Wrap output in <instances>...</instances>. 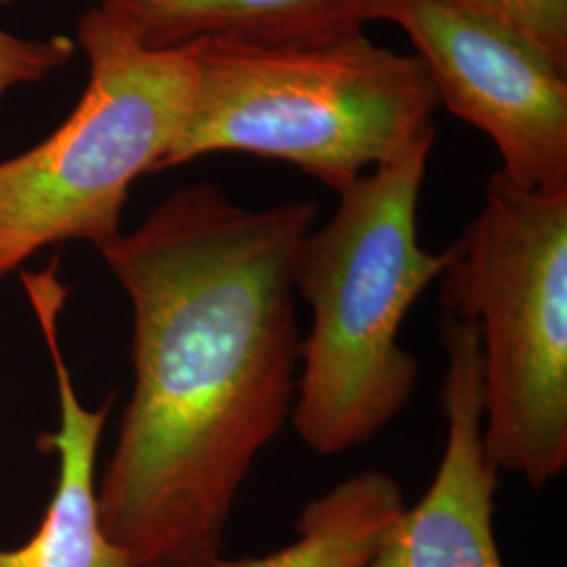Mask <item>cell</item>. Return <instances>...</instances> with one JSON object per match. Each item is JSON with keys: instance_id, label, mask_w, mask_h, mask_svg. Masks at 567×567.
<instances>
[{"instance_id": "obj_11", "label": "cell", "mask_w": 567, "mask_h": 567, "mask_svg": "<svg viewBox=\"0 0 567 567\" xmlns=\"http://www.w3.org/2000/svg\"><path fill=\"white\" fill-rule=\"evenodd\" d=\"M538 49L567 72V0H446Z\"/></svg>"}, {"instance_id": "obj_5", "label": "cell", "mask_w": 567, "mask_h": 567, "mask_svg": "<svg viewBox=\"0 0 567 567\" xmlns=\"http://www.w3.org/2000/svg\"><path fill=\"white\" fill-rule=\"evenodd\" d=\"M76 39L89 60L81 102L58 131L0 163V280L51 244L121 236L131 185L163 171L194 97L189 44L152 49L100 7Z\"/></svg>"}, {"instance_id": "obj_10", "label": "cell", "mask_w": 567, "mask_h": 567, "mask_svg": "<svg viewBox=\"0 0 567 567\" xmlns=\"http://www.w3.org/2000/svg\"><path fill=\"white\" fill-rule=\"evenodd\" d=\"M404 507L398 480L365 468L301 508L290 545L267 555L221 559L217 567H364Z\"/></svg>"}, {"instance_id": "obj_8", "label": "cell", "mask_w": 567, "mask_h": 567, "mask_svg": "<svg viewBox=\"0 0 567 567\" xmlns=\"http://www.w3.org/2000/svg\"><path fill=\"white\" fill-rule=\"evenodd\" d=\"M23 286L58 381L60 429L47 442L60 456V475L39 532L23 547L0 548V567H135L128 553L105 536L100 519L95 463L112 402L84 408L61 358L58 320L68 290L58 278V264L23 274Z\"/></svg>"}, {"instance_id": "obj_7", "label": "cell", "mask_w": 567, "mask_h": 567, "mask_svg": "<svg viewBox=\"0 0 567 567\" xmlns=\"http://www.w3.org/2000/svg\"><path fill=\"white\" fill-rule=\"evenodd\" d=\"M446 447L437 473L364 567H505L494 534L498 468L484 446V379L477 330L444 316Z\"/></svg>"}, {"instance_id": "obj_1", "label": "cell", "mask_w": 567, "mask_h": 567, "mask_svg": "<svg viewBox=\"0 0 567 567\" xmlns=\"http://www.w3.org/2000/svg\"><path fill=\"white\" fill-rule=\"evenodd\" d=\"M318 204L194 183L100 248L133 311V393L103 468L105 536L135 567H217L301 368L295 264Z\"/></svg>"}, {"instance_id": "obj_3", "label": "cell", "mask_w": 567, "mask_h": 567, "mask_svg": "<svg viewBox=\"0 0 567 567\" xmlns=\"http://www.w3.org/2000/svg\"><path fill=\"white\" fill-rule=\"evenodd\" d=\"M196 82L164 168L236 152L282 161L334 192L435 131L425 63L364 30L299 42H189Z\"/></svg>"}, {"instance_id": "obj_6", "label": "cell", "mask_w": 567, "mask_h": 567, "mask_svg": "<svg viewBox=\"0 0 567 567\" xmlns=\"http://www.w3.org/2000/svg\"><path fill=\"white\" fill-rule=\"evenodd\" d=\"M368 21L404 30L440 103L496 145L511 182L567 189V72L446 0H370Z\"/></svg>"}, {"instance_id": "obj_2", "label": "cell", "mask_w": 567, "mask_h": 567, "mask_svg": "<svg viewBox=\"0 0 567 567\" xmlns=\"http://www.w3.org/2000/svg\"><path fill=\"white\" fill-rule=\"evenodd\" d=\"M433 142L435 131L339 189L334 215L297 255L295 290L313 322L290 423L320 456L374 440L416 391L419 362L400 328L450 261L447 248H423L416 229Z\"/></svg>"}, {"instance_id": "obj_9", "label": "cell", "mask_w": 567, "mask_h": 567, "mask_svg": "<svg viewBox=\"0 0 567 567\" xmlns=\"http://www.w3.org/2000/svg\"><path fill=\"white\" fill-rule=\"evenodd\" d=\"M370 0H102L100 9L152 49L203 39L299 42L364 30Z\"/></svg>"}, {"instance_id": "obj_12", "label": "cell", "mask_w": 567, "mask_h": 567, "mask_svg": "<svg viewBox=\"0 0 567 567\" xmlns=\"http://www.w3.org/2000/svg\"><path fill=\"white\" fill-rule=\"evenodd\" d=\"M74 49L76 44L65 37L32 41L0 28V97L20 84L47 79L74 58Z\"/></svg>"}, {"instance_id": "obj_4", "label": "cell", "mask_w": 567, "mask_h": 567, "mask_svg": "<svg viewBox=\"0 0 567 567\" xmlns=\"http://www.w3.org/2000/svg\"><path fill=\"white\" fill-rule=\"evenodd\" d=\"M447 250L440 301L477 330L487 458L540 492L567 468V189L492 173Z\"/></svg>"}, {"instance_id": "obj_13", "label": "cell", "mask_w": 567, "mask_h": 567, "mask_svg": "<svg viewBox=\"0 0 567 567\" xmlns=\"http://www.w3.org/2000/svg\"><path fill=\"white\" fill-rule=\"evenodd\" d=\"M4 2H11V0H0V4H4Z\"/></svg>"}]
</instances>
